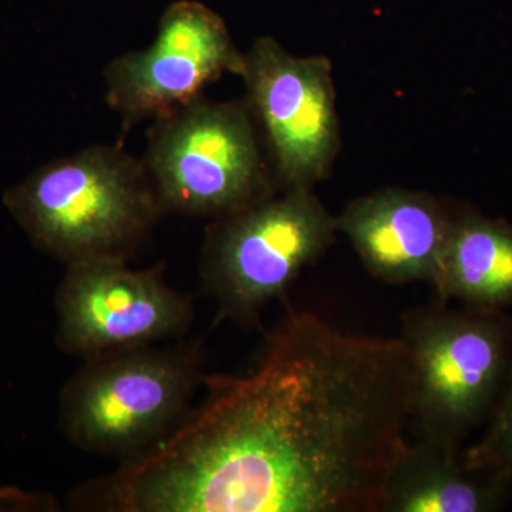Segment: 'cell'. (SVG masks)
I'll use <instances>...</instances> for the list:
<instances>
[{
  "label": "cell",
  "instance_id": "6",
  "mask_svg": "<svg viewBox=\"0 0 512 512\" xmlns=\"http://www.w3.org/2000/svg\"><path fill=\"white\" fill-rule=\"evenodd\" d=\"M338 227L312 188L282 190L215 218L201 254V279L222 316L254 326L306 266L336 241Z\"/></svg>",
  "mask_w": 512,
  "mask_h": 512
},
{
  "label": "cell",
  "instance_id": "12",
  "mask_svg": "<svg viewBox=\"0 0 512 512\" xmlns=\"http://www.w3.org/2000/svg\"><path fill=\"white\" fill-rule=\"evenodd\" d=\"M439 303L503 312L512 306V225L454 207L453 222L433 285Z\"/></svg>",
  "mask_w": 512,
  "mask_h": 512
},
{
  "label": "cell",
  "instance_id": "4",
  "mask_svg": "<svg viewBox=\"0 0 512 512\" xmlns=\"http://www.w3.org/2000/svg\"><path fill=\"white\" fill-rule=\"evenodd\" d=\"M400 338L413 359L410 426L417 439L461 447L503 397L512 370V320L437 302L404 313Z\"/></svg>",
  "mask_w": 512,
  "mask_h": 512
},
{
  "label": "cell",
  "instance_id": "2",
  "mask_svg": "<svg viewBox=\"0 0 512 512\" xmlns=\"http://www.w3.org/2000/svg\"><path fill=\"white\" fill-rule=\"evenodd\" d=\"M3 202L33 245L66 266L127 261L164 214L143 161L114 146L42 165Z\"/></svg>",
  "mask_w": 512,
  "mask_h": 512
},
{
  "label": "cell",
  "instance_id": "10",
  "mask_svg": "<svg viewBox=\"0 0 512 512\" xmlns=\"http://www.w3.org/2000/svg\"><path fill=\"white\" fill-rule=\"evenodd\" d=\"M454 207L423 191L384 188L350 201L336 217L373 278L390 285L439 276Z\"/></svg>",
  "mask_w": 512,
  "mask_h": 512
},
{
  "label": "cell",
  "instance_id": "3",
  "mask_svg": "<svg viewBox=\"0 0 512 512\" xmlns=\"http://www.w3.org/2000/svg\"><path fill=\"white\" fill-rule=\"evenodd\" d=\"M198 343L143 346L84 360L60 393L59 421L74 447L124 461L163 440L204 384Z\"/></svg>",
  "mask_w": 512,
  "mask_h": 512
},
{
  "label": "cell",
  "instance_id": "7",
  "mask_svg": "<svg viewBox=\"0 0 512 512\" xmlns=\"http://www.w3.org/2000/svg\"><path fill=\"white\" fill-rule=\"evenodd\" d=\"M241 77L276 184L292 190L325 180L340 148L328 57L293 56L272 37H259L245 53Z\"/></svg>",
  "mask_w": 512,
  "mask_h": 512
},
{
  "label": "cell",
  "instance_id": "13",
  "mask_svg": "<svg viewBox=\"0 0 512 512\" xmlns=\"http://www.w3.org/2000/svg\"><path fill=\"white\" fill-rule=\"evenodd\" d=\"M473 467L495 471L512 481V417L488 423L483 439L466 450Z\"/></svg>",
  "mask_w": 512,
  "mask_h": 512
},
{
  "label": "cell",
  "instance_id": "9",
  "mask_svg": "<svg viewBox=\"0 0 512 512\" xmlns=\"http://www.w3.org/2000/svg\"><path fill=\"white\" fill-rule=\"evenodd\" d=\"M244 66L245 53L221 16L200 2L180 0L165 10L150 46L107 64L106 97L127 123L156 120L200 99L222 74L241 77Z\"/></svg>",
  "mask_w": 512,
  "mask_h": 512
},
{
  "label": "cell",
  "instance_id": "8",
  "mask_svg": "<svg viewBox=\"0 0 512 512\" xmlns=\"http://www.w3.org/2000/svg\"><path fill=\"white\" fill-rule=\"evenodd\" d=\"M55 305L57 346L83 360L181 338L194 319L191 299L158 269L117 258L67 266Z\"/></svg>",
  "mask_w": 512,
  "mask_h": 512
},
{
  "label": "cell",
  "instance_id": "11",
  "mask_svg": "<svg viewBox=\"0 0 512 512\" xmlns=\"http://www.w3.org/2000/svg\"><path fill=\"white\" fill-rule=\"evenodd\" d=\"M511 491V480L471 466L463 448L417 439L394 463L379 512L498 511Z\"/></svg>",
  "mask_w": 512,
  "mask_h": 512
},
{
  "label": "cell",
  "instance_id": "5",
  "mask_svg": "<svg viewBox=\"0 0 512 512\" xmlns=\"http://www.w3.org/2000/svg\"><path fill=\"white\" fill-rule=\"evenodd\" d=\"M247 101L200 99L157 117L143 164L163 212L221 218L276 192Z\"/></svg>",
  "mask_w": 512,
  "mask_h": 512
},
{
  "label": "cell",
  "instance_id": "14",
  "mask_svg": "<svg viewBox=\"0 0 512 512\" xmlns=\"http://www.w3.org/2000/svg\"><path fill=\"white\" fill-rule=\"evenodd\" d=\"M512 417V370L510 379H508L507 387H505L503 397H501L500 403H498L497 409L488 423H497V421H503L511 419Z\"/></svg>",
  "mask_w": 512,
  "mask_h": 512
},
{
  "label": "cell",
  "instance_id": "1",
  "mask_svg": "<svg viewBox=\"0 0 512 512\" xmlns=\"http://www.w3.org/2000/svg\"><path fill=\"white\" fill-rule=\"evenodd\" d=\"M211 386L247 444L268 512H379L406 448L414 365L403 339L291 312L247 375Z\"/></svg>",
  "mask_w": 512,
  "mask_h": 512
}]
</instances>
